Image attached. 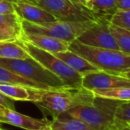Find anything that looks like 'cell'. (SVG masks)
<instances>
[{"instance_id": "6da1fadb", "label": "cell", "mask_w": 130, "mask_h": 130, "mask_svg": "<svg viewBox=\"0 0 130 130\" xmlns=\"http://www.w3.org/2000/svg\"><path fill=\"white\" fill-rule=\"evenodd\" d=\"M95 95L92 91L80 88L63 87L46 89L39 101L34 103L53 118L79 105L91 104Z\"/></svg>"}, {"instance_id": "7a4b0ae2", "label": "cell", "mask_w": 130, "mask_h": 130, "mask_svg": "<svg viewBox=\"0 0 130 130\" xmlns=\"http://www.w3.org/2000/svg\"><path fill=\"white\" fill-rule=\"evenodd\" d=\"M68 50L83 57L104 72L120 75L130 68V54L120 51L89 46L76 40L69 43Z\"/></svg>"}, {"instance_id": "3957f363", "label": "cell", "mask_w": 130, "mask_h": 130, "mask_svg": "<svg viewBox=\"0 0 130 130\" xmlns=\"http://www.w3.org/2000/svg\"><path fill=\"white\" fill-rule=\"evenodd\" d=\"M122 101L95 96L89 105H79L67 111L96 130H114L115 115Z\"/></svg>"}, {"instance_id": "277c9868", "label": "cell", "mask_w": 130, "mask_h": 130, "mask_svg": "<svg viewBox=\"0 0 130 130\" xmlns=\"http://www.w3.org/2000/svg\"><path fill=\"white\" fill-rule=\"evenodd\" d=\"M19 43L24 48V50L28 53L31 58L58 76L66 86L71 88L82 87V76L73 70L60 58H57L52 53L45 52L34 46L23 39L19 41Z\"/></svg>"}, {"instance_id": "5b68a950", "label": "cell", "mask_w": 130, "mask_h": 130, "mask_svg": "<svg viewBox=\"0 0 130 130\" xmlns=\"http://www.w3.org/2000/svg\"><path fill=\"white\" fill-rule=\"evenodd\" d=\"M0 66L12 71L22 77L49 89L67 87L54 74L43 67L41 64L30 58L26 59H5L0 58Z\"/></svg>"}, {"instance_id": "8992f818", "label": "cell", "mask_w": 130, "mask_h": 130, "mask_svg": "<svg viewBox=\"0 0 130 130\" xmlns=\"http://www.w3.org/2000/svg\"><path fill=\"white\" fill-rule=\"evenodd\" d=\"M44 9L60 21H96L98 19L86 6L72 0H27Z\"/></svg>"}, {"instance_id": "52a82bcc", "label": "cell", "mask_w": 130, "mask_h": 130, "mask_svg": "<svg viewBox=\"0 0 130 130\" xmlns=\"http://www.w3.org/2000/svg\"><path fill=\"white\" fill-rule=\"evenodd\" d=\"M96 21H58L47 26H40L22 21V27L25 33H36L46 35L66 43H72L80 34L88 29Z\"/></svg>"}, {"instance_id": "ba28073f", "label": "cell", "mask_w": 130, "mask_h": 130, "mask_svg": "<svg viewBox=\"0 0 130 130\" xmlns=\"http://www.w3.org/2000/svg\"><path fill=\"white\" fill-rule=\"evenodd\" d=\"M109 21L99 19L80 34L76 41L96 48L120 51L116 40L109 29Z\"/></svg>"}, {"instance_id": "9c48e42d", "label": "cell", "mask_w": 130, "mask_h": 130, "mask_svg": "<svg viewBox=\"0 0 130 130\" xmlns=\"http://www.w3.org/2000/svg\"><path fill=\"white\" fill-rule=\"evenodd\" d=\"M82 86L86 89H107L118 87H130V80L125 76L104 71H96L82 76Z\"/></svg>"}, {"instance_id": "30bf717a", "label": "cell", "mask_w": 130, "mask_h": 130, "mask_svg": "<svg viewBox=\"0 0 130 130\" xmlns=\"http://www.w3.org/2000/svg\"><path fill=\"white\" fill-rule=\"evenodd\" d=\"M12 5L15 12L22 21L40 26H47L58 21L50 12L27 0H12Z\"/></svg>"}, {"instance_id": "8fae6325", "label": "cell", "mask_w": 130, "mask_h": 130, "mask_svg": "<svg viewBox=\"0 0 130 130\" xmlns=\"http://www.w3.org/2000/svg\"><path fill=\"white\" fill-rule=\"evenodd\" d=\"M0 122L6 123L25 130H40L50 126V121L46 119L32 118L27 115L20 113L16 110L0 106Z\"/></svg>"}, {"instance_id": "7c38bea8", "label": "cell", "mask_w": 130, "mask_h": 130, "mask_svg": "<svg viewBox=\"0 0 130 130\" xmlns=\"http://www.w3.org/2000/svg\"><path fill=\"white\" fill-rule=\"evenodd\" d=\"M46 89L17 84H0V91L13 101H39Z\"/></svg>"}, {"instance_id": "4fadbf2b", "label": "cell", "mask_w": 130, "mask_h": 130, "mask_svg": "<svg viewBox=\"0 0 130 130\" xmlns=\"http://www.w3.org/2000/svg\"><path fill=\"white\" fill-rule=\"evenodd\" d=\"M23 34L22 20L16 12L0 13V37L2 40L19 42L22 39Z\"/></svg>"}, {"instance_id": "5bb4252c", "label": "cell", "mask_w": 130, "mask_h": 130, "mask_svg": "<svg viewBox=\"0 0 130 130\" xmlns=\"http://www.w3.org/2000/svg\"><path fill=\"white\" fill-rule=\"evenodd\" d=\"M22 39L28 42L34 46L45 51V52L52 53V54L68 50V43L53 38L52 36H46V35L24 32Z\"/></svg>"}, {"instance_id": "9a60e30c", "label": "cell", "mask_w": 130, "mask_h": 130, "mask_svg": "<svg viewBox=\"0 0 130 130\" xmlns=\"http://www.w3.org/2000/svg\"><path fill=\"white\" fill-rule=\"evenodd\" d=\"M53 55H55L57 58H60L68 67H70L73 70L77 72L82 76H83L86 74H89V73L99 71L98 67H95L89 61H88L86 58L80 56L77 53L71 52L70 50L61 52H57L54 53Z\"/></svg>"}, {"instance_id": "2e32d148", "label": "cell", "mask_w": 130, "mask_h": 130, "mask_svg": "<svg viewBox=\"0 0 130 130\" xmlns=\"http://www.w3.org/2000/svg\"><path fill=\"white\" fill-rule=\"evenodd\" d=\"M50 127L52 130H96L82 120L68 114L67 111L53 118L50 121Z\"/></svg>"}, {"instance_id": "e0dca14e", "label": "cell", "mask_w": 130, "mask_h": 130, "mask_svg": "<svg viewBox=\"0 0 130 130\" xmlns=\"http://www.w3.org/2000/svg\"><path fill=\"white\" fill-rule=\"evenodd\" d=\"M85 6L99 19L111 22L112 15L117 12V0H87Z\"/></svg>"}, {"instance_id": "ac0fdd59", "label": "cell", "mask_w": 130, "mask_h": 130, "mask_svg": "<svg viewBox=\"0 0 130 130\" xmlns=\"http://www.w3.org/2000/svg\"><path fill=\"white\" fill-rule=\"evenodd\" d=\"M30 58L19 42L0 41V58L5 59H26Z\"/></svg>"}, {"instance_id": "d6986e66", "label": "cell", "mask_w": 130, "mask_h": 130, "mask_svg": "<svg viewBox=\"0 0 130 130\" xmlns=\"http://www.w3.org/2000/svg\"><path fill=\"white\" fill-rule=\"evenodd\" d=\"M0 84H17V85H24L42 89H50L42 84L27 80L2 66H0Z\"/></svg>"}, {"instance_id": "ffe728a7", "label": "cell", "mask_w": 130, "mask_h": 130, "mask_svg": "<svg viewBox=\"0 0 130 130\" xmlns=\"http://www.w3.org/2000/svg\"><path fill=\"white\" fill-rule=\"evenodd\" d=\"M109 29L112 34L120 52L130 54V31L110 22Z\"/></svg>"}, {"instance_id": "44dd1931", "label": "cell", "mask_w": 130, "mask_h": 130, "mask_svg": "<svg viewBox=\"0 0 130 130\" xmlns=\"http://www.w3.org/2000/svg\"><path fill=\"white\" fill-rule=\"evenodd\" d=\"M95 96H103L120 101H130V87H118L107 89H94Z\"/></svg>"}, {"instance_id": "7402d4cb", "label": "cell", "mask_w": 130, "mask_h": 130, "mask_svg": "<svg viewBox=\"0 0 130 130\" xmlns=\"http://www.w3.org/2000/svg\"><path fill=\"white\" fill-rule=\"evenodd\" d=\"M130 126V101H122L118 106L115 115L114 130Z\"/></svg>"}, {"instance_id": "603a6c76", "label": "cell", "mask_w": 130, "mask_h": 130, "mask_svg": "<svg viewBox=\"0 0 130 130\" xmlns=\"http://www.w3.org/2000/svg\"><path fill=\"white\" fill-rule=\"evenodd\" d=\"M111 23L130 31V10H117L111 19Z\"/></svg>"}, {"instance_id": "cb8c5ba5", "label": "cell", "mask_w": 130, "mask_h": 130, "mask_svg": "<svg viewBox=\"0 0 130 130\" xmlns=\"http://www.w3.org/2000/svg\"><path fill=\"white\" fill-rule=\"evenodd\" d=\"M14 12L15 10L12 5V0H0V13L8 14Z\"/></svg>"}, {"instance_id": "d4e9b609", "label": "cell", "mask_w": 130, "mask_h": 130, "mask_svg": "<svg viewBox=\"0 0 130 130\" xmlns=\"http://www.w3.org/2000/svg\"><path fill=\"white\" fill-rule=\"evenodd\" d=\"M0 106L9 108V109H12V110H15L13 100L10 99L6 96H5L1 91H0Z\"/></svg>"}, {"instance_id": "484cf974", "label": "cell", "mask_w": 130, "mask_h": 130, "mask_svg": "<svg viewBox=\"0 0 130 130\" xmlns=\"http://www.w3.org/2000/svg\"><path fill=\"white\" fill-rule=\"evenodd\" d=\"M117 9L121 11L130 10V0H117Z\"/></svg>"}, {"instance_id": "4316f807", "label": "cell", "mask_w": 130, "mask_h": 130, "mask_svg": "<svg viewBox=\"0 0 130 130\" xmlns=\"http://www.w3.org/2000/svg\"><path fill=\"white\" fill-rule=\"evenodd\" d=\"M120 75H122V76H125L126 78H127V79H129L130 80V68L127 69V71H125L124 73H122Z\"/></svg>"}, {"instance_id": "83f0119b", "label": "cell", "mask_w": 130, "mask_h": 130, "mask_svg": "<svg viewBox=\"0 0 130 130\" xmlns=\"http://www.w3.org/2000/svg\"><path fill=\"white\" fill-rule=\"evenodd\" d=\"M119 130H130L129 126H125V127H122L121 128H120Z\"/></svg>"}, {"instance_id": "f1b7e54d", "label": "cell", "mask_w": 130, "mask_h": 130, "mask_svg": "<svg viewBox=\"0 0 130 130\" xmlns=\"http://www.w3.org/2000/svg\"><path fill=\"white\" fill-rule=\"evenodd\" d=\"M40 130H52V128H51L50 126H48V127H44V128H42V129H40Z\"/></svg>"}, {"instance_id": "f546056e", "label": "cell", "mask_w": 130, "mask_h": 130, "mask_svg": "<svg viewBox=\"0 0 130 130\" xmlns=\"http://www.w3.org/2000/svg\"><path fill=\"white\" fill-rule=\"evenodd\" d=\"M0 128H3V127H2V123H1V122H0Z\"/></svg>"}, {"instance_id": "4dcf8cb0", "label": "cell", "mask_w": 130, "mask_h": 130, "mask_svg": "<svg viewBox=\"0 0 130 130\" xmlns=\"http://www.w3.org/2000/svg\"><path fill=\"white\" fill-rule=\"evenodd\" d=\"M1 40H2V38H1V37H0V41H1Z\"/></svg>"}, {"instance_id": "1f68e13d", "label": "cell", "mask_w": 130, "mask_h": 130, "mask_svg": "<svg viewBox=\"0 0 130 130\" xmlns=\"http://www.w3.org/2000/svg\"><path fill=\"white\" fill-rule=\"evenodd\" d=\"M72 1H73V2H74V0H72Z\"/></svg>"}, {"instance_id": "d6a6232c", "label": "cell", "mask_w": 130, "mask_h": 130, "mask_svg": "<svg viewBox=\"0 0 130 130\" xmlns=\"http://www.w3.org/2000/svg\"><path fill=\"white\" fill-rule=\"evenodd\" d=\"M129 127H130V126H129Z\"/></svg>"}]
</instances>
